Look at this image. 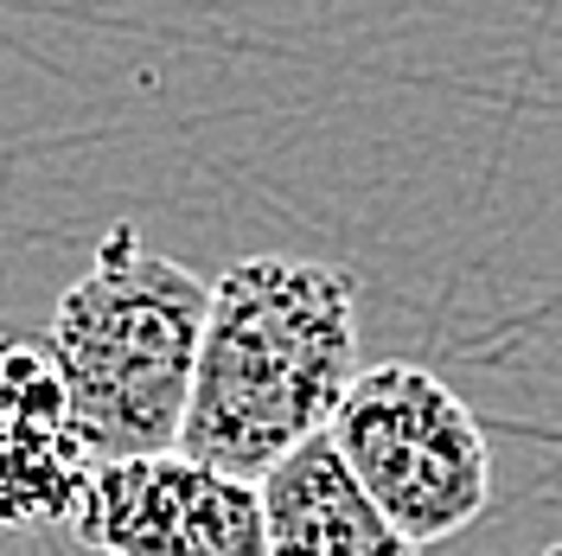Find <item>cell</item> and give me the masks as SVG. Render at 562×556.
<instances>
[{"label": "cell", "instance_id": "obj_1", "mask_svg": "<svg viewBox=\"0 0 562 556\" xmlns=\"http://www.w3.org/2000/svg\"><path fill=\"white\" fill-rule=\"evenodd\" d=\"M358 371V281L319 256H244L211 281L179 454L262 480L333 429Z\"/></svg>", "mask_w": 562, "mask_h": 556}, {"label": "cell", "instance_id": "obj_2", "mask_svg": "<svg viewBox=\"0 0 562 556\" xmlns=\"http://www.w3.org/2000/svg\"><path fill=\"white\" fill-rule=\"evenodd\" d=\"M211 281L140 244L135 224L103 231L90 269L70 281L38 333L70 397L90 460L179 448Z\"/></svg>", "mask_w": 562, "mask_h": 556}, {"label": "cell", "instance_id": "obj_3", "mask_svg": "<svg viewBox=\"0 0 562 556\" xmlns=\"http://www.w3.org/2000/svg\"><path fill=\"white\" fill-rule=\"evenodd\" d=\"M326 435L409 544L460 537L492 505V448L473 410L409 358L364 365Z\"/></svg>", "mask_w": 562, "mask_h": 556}, {"label": "cell", "instance_id": "obj_4", "mask_svg": "<svg viewBox=\"0 0 562 556\" xmlns=\"http://www.w3.org/2000/svg\"><path fill=\"white\" fill-rule=\"evenodd\" d=\"M70 531L103 556H269L262 487L179 448L97 460Z\"/></svg>", "mask_w": 562, "mask_h": 556}, {"label": "cell", "instance_id": "obj_5", "mask_svg": "<svg viewBox=\"0 0 562 556\" xmlns=\"http://www.w3.org/2000/svg\"><path fill=\"white\" fill-rule=\"evenodd\" d=\"M256 487L269 556H422V544H409L384 505L358 487L333 435L301 442Z\"/></svg>", "mask_w": 562, "mask_h": 556}]
</instances>
